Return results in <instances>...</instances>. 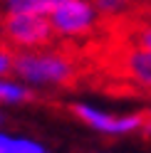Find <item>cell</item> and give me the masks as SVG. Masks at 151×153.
<instances>
[{
	"mask_svg": "<svg viewBox=\"0 0 151 153\" xmlns=\"http://www.w3.org/2000/svg\"><path fill=\"white\" fill-rule=\"evenodd\" d=\"M13 72L32 84L79 89L87 79V62L77 40H57L45 50H22L13 57Z\"/></svg>",
	"mask_w": 151,
	"mask_h": 153,
	"instance_id": "cell-1",
	"label": "cell"
},
{
	"mask_svg": "<svg viewBox=\"0 0 151 153\" xmlns=\"http://www.w3.org/2000/svg\"><path fill=\"white\" fill-rule=\"evenodd\" d=\"M0 40L13 50H45L57 42V35L42 13H10L0 22Z\"/></svg>",
	"mask_w": 151,
	"mask_h": 153,
	"instance_id": "cell-2",
	"label": "cell"
},
{
	"mask_svg": "<svg viewBox=\"0 0 151 153\" xmlns=\"http://www.w3.org/2000/svg\"><path fill=\"white\" fill-rule=\"evenodd\" d=\"M102 15L89 0H64L50 13V25L62 40H89L99 32Z\"/></svg>",
	"mask_w": 151,
	"mask_h": 153,
	"instance_id": "cell-3",
	"label": "cell"
},
{
	"mask_svg": "<svg viewBox=\"0 0 151 153\" xmlns=\"http://www.w3.org/2000/svg\"><path fill=\"white\" fill-rule=\"evenodd\" d=\"M99 30L119 42H126V45L139 47V50L151 52V22L149 20H139L129 13L117 15V17H102Z\"/></svg>",
	"mask_w": 151,
	"mask_h": 153,
	"instance_id": "cell-4",
	"label": "cell"
},
{
	"mask_svg": "<svg viewBox=\"0 0 151 153\" xmlns=\"http://www.w3.org/2000/svg\"><path fill=\"white\" fill-rule=\"evenodd\" d=\"M70 111L74 116H79L84 123H89L92 128L104 131V133H129L144 126V114H131V116H109V114H102L92 106H84V104H70Z\"/></svg>",
	"mask_w": 151,
	"mask_h": 153,
	"instance_id": "cell-5",
	"label": "cell"
},
{
	"mask_svg": "<svg viewBox=\"0 0 151 153\" xmlns=\"http://www.w3.org/2000/svg\"><path fill=\"white\" fill-rule=\"evenodd\" d=\"M0 153H47V151L30 138H13L7 133H0Z\"/></svg>",
	"mask_w": 151,
	"mask_h": 153,
	"instance_id": "cell-6",
	"label": "cell"
},
{
	"mask_svg": "<svg viewBox=\"0 0 151 153\" xmlns=\"http://www.w3.org/2000/svg\"><path fill=\"white\" fill-rule=\"evenodd\" d=\"M89 3L102 17H117V15H126L136 5V0H89Z\"/></svg>",
	"mask_w": 151,
	"mask_h": 153,
	"instance_id": "cell-7",
	"label": "cell"
},
{
	"mask_svg": "<svg viewBox=\"0 0 151 153\" xmlns=\"http://www.w3.org/2000/svg\"><path fill=\"white\" fill-rule=\"evenodd\" d=\"M35 94L25 87H17L13 82H0V104H15V101H30Z\"/></svg>",
	"mask_w": 151,
	"mask_h": 153,
	"instance_id": "cell-8",
	"label": "cell"
},
{
	"mask_svg": "<svg viewBox=\"0 0 151 153\" xmlns=\"http://www.w3.org/2000/svg\"><path fill=\"white\" fill-rule=\"evenodd\" d=\"M13 57H15V50L0 40V74L13 72Z\"/></svg>",
	"mask_w": 151,
	"mask_h": 153,
	"instance_id": "cell-9",
	"label": "cell"
},
{
	"mask_svg": "<svg viewBox=\"0 0 151 153\" xmlns=\"http://www.w3.org/2000/svg\"><path fill=\"white\" fill-rule=\"evenodd\" d=\"M129 15L139 17V20H149V22H151V0H136V5L129 10Z\"/></svg>",
	"mask_w": 151,
	"mask_h": 153,
	"instance_id": "cell-10",
	"label": "cell"
},
{
	"mask_svg": "<svg viewBox=\"0 0 151 153\" xmlns=\"http://www.w3.org/2000/svg\"><path fill=\"white\" fill-rule=\"evenodd\" d=\"M144 114V119H151V109H146V111H141Z\"/></svg>",
	"mask_w": 151,
	"mask_h": 153,
	"instance_id": "cell-11",
	"label": "cell"
},
{
	"mask_svg": "<svg viewBox=\"0 0 151 153\" xmlns=\"http://www.w3.org/2000/svg\"><path fill=\"white\" fill-rule=\"evenodd\" d=\"M0 121H3V119H0Z\"/></svg>",
	"mask_w": 151,
	"mask_h": 153,
	"instance_id": "cell-12",
	"label": "cell"
}]
</instances>
